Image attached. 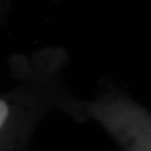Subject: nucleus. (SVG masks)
<instances>
[{
    "instance_id": "nucleus-1",
    "label": "nucleus",
    "mask_w": 151,
    "mask_h": 151,
    "mask_svg": "<svg viewBox=\"0 0 151 151\" xmlns=\"http://www.w3.org/2000/svg\"><path fill=\"white\" fill-rule=\"evenodd\" d=\"M8 115H9V106H8L6 101L0 99V130L6 123V121L8 119Z\"/></svg>"
}]
</instances>
